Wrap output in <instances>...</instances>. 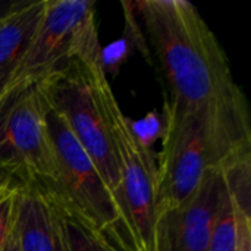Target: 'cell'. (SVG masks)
Listing matches in <instances>:
<instances>
[{"instance_id": "1", "label": "cell", "mask_w": 251, "mask_h": 251, "mask_svg": "<svg viewBox=\"0 0 251 251\" xmlns=\"http://www.w3.org/2000/svg\"><path fill=\"white\" fill-rule=\"evenodd\" d=\"M135 7L169 87L166 106L201 113L235 144L251 147L247 100L197 7L187 0H143Z\"/></svg>"}, {"instance_id": "2", "label": "cell", "mask_w": 251, "mask_h": 251, "mask_svg": "<svg viewBox=\"0 0 251 251\" xmlns=\"http://www.w3.org/2000/svg\"><path fill=\"white\" fill-rule=\"evenodd\" d=\"M43 104L57 169L56 185L50 196L91 231L109 251H138L131 225L99 171L65 119L44 99Z\"/></svg>"}, {"instance_id": "3", "label": "cell", "mask_w": 251, "mask_h": 251, "mask_svg": "<svg viewBox=\"0 0 251 251\" xmlns=\"http://www.w3.org/2000/svg\"><path fill=\"white\" fill-rule=\"evenodd\" d=\"M81 57L97 104L112 134L119 165L122 201L138 251H154L157 218V168L154 157L115 97L104 71L101 44Z\"/></svg>"}, {"instance_id": "4", "label": "cell", "mask_w": 251, "mask_h": 251, "mask_svg": "<svg viewBox=\"0 0 251 251\" xmlns=\"http://www.w3.org/2000/svg\"><path fill=\"white\" fill-rule=\"evenodd\" d=\"M251 147L235 144L201 113L165 104L162 151L157 168V209L182 204L212 169H222Z\"/></svg>"}, {"instance_id": "5", "label": "cell", "mask_w": 251, "mask_h": 251, "mask_svg": "<svg viewBox=\"0 0 251 251\" xmlns=\"http://www.w3.org/2000/svg\"><path fill=\"white\" fill-rule=\"evenodd\" d=\"M0 166L21 184L51 193L57 179L38 82H21L0 94Z\"/></svg>"}, {"instance_id": "6", "label": "cell", "mask_w": 251, "mask_h": 251, "mask_svg": "<svg viewBox=\"0 0 251 251\" xmlns=\"http://www.w3.org/2000/svg\"><path fill=\"white\" fill-rule=\"evenodd\" d=\"M81 56L62 71L40 81L38 88L46 103L65 119L128 219L122 201L119 165L112 134L91 90Z\"/></svg>"}, {"instance_id": "7", "label": "cell", "mask_w": 251, "mask_h": 251, "mask_svg": "<svg viewBox=\"0 0 251 251\" xmlns=\"http://www.w3.org/2000/svg\"><path fill=\"white\" fill-rule=\"evenodd\" d=\"M97 46L100 40L93 0H47L43 19L7 87L40 82Z\"/></svg>"}, {"instance_id": "8", "label": "cell", "mask_w": 251, "mask_h": 251, "mask_svg": "<svg viewBox=\"0 0 251 251\" xmlns=\"http://www.w3.org/2000/svg\"><path fill=\"white\" fill-rule=\"evenodd\" d=\"M222 191V171L212 169L182 204L157 209L154 251H209Z\"/></svg>"}, {"instance_id": "9", "label": "cell", "mask_w": 251, "mask_h": 251, "mask_svg": "<svg viewBox=\"0 0 251 251\" xmlns=\"http://www.w3.org/2000/svg\"><path fill=\"white\" fill-rule=\"evenodd\" d=\"M13 232L19 251H68L60 207L37 185L18 187Z\"/></svg>"}, {"instance_id": "10", "label": "cell", "mask_w": 251, "mask_h": 251, "mask_svg": "<svg viewBox=\"0 0 251 251\" xmlns=\"http://www.w3.org/2000/svg\"><path fill=\"white\" fill-rule=\"evenodd\" d=\"M46 6L47 0H28L0 21V94L21 63L43 19Z\"/></svg>"}, {"instance_id": "11", "label": "cell", "mask_w": 251, "mask_h": 251, "mask_svg": "<svg viewBox=\"0 0 251 251\" xmlns=\"http://www.w3.org/2000/svg\"><path fill=\"white\" fill-rule=\"evenodd\" d=\"M221 171L232 203L251 218V153L235 157Z\"/></svg>"}, {"instance_id": "12", "label": "cell", "mask_w": 251, "mask_h": 251, "mask_svg": "<svg viewBox=\"0 0 251 251\" xmlns=\"http://www.w3.org/2000/svg\"><path fill=\"white\" fill-rule=\"evenodd\" d=\"M237 244V224L232 200L224 182V191L221 196L218 213L215 218L209 251H235Z\"/></svg>"}, {"instance_id": "13", "label": "cell", "mask_w": 251, "mask_h": 251, "mask_svg": "<svg viewBox=\"0 0 251 251\" xmlns=\"http://www.w3.org/2000/svg\"><path fill=\"white\" fill-rule=\"evenodd\" d=\"M59 207L63 216L68 251H109V249L91 231H88L76 218H74L62 206Z\"/></svg>"}, {"instance_id": "14", "label": "cell", "mask_w": 251, "mask_h": 251, "mask_svg": "<svg viewBox=\"0 0 251 251\" xmlns=\"http://www.w3.org/2000/svg\"><path fill=\"white\" fill-rule=\"evenodd\" d=\"M19 185L7 190L0 196V251L6 250L13 234L16 190Z\"/></svg>"}, {"instance_id": "15", "label": "cell", "mask_w": 251, "mask_h": 251, "mask_svg": "<svg viewBox=\"0 0 251 251\" xmlns=\"http://www.w3.org/2000/svg\"><path fill=\"white\" fill-rule=\"evenodd\" d=\"M234 212H235V224H237L235 251H251V218L244 215L235 204H234Z\"/></svg>"}, {"instance_id": "16", "label": "cell", "mask_w": 251, "mask_h": 251, "mask_svg": "<svg viewBox=\"0 0 251 251\" xmlns=\"http://www.w3.org/2000/svg\"><path fill=\"white\" fill-rule=\"evenodd\" d=\"M28 0H0V21L10 15L13 10L24 6Z\"/></svg>"}, {"instance_id": "17", "label": "cell", "mask_w": 251, "mask_h": 251, "mask_svg": "<svg viewBox=\"0 0 251 251\" xmlns=\"http://www.w3.org/2000/svg\"><path fill=\"white\" fill-rule=\"evenodd\" d=\"M19 184L21 182L16 178H13L6 169H3L0 166V194L4 193V191H7L9 188H12L15 185H19Z\"/></svg>"}, {"instance_id": "18", "label": "cell", "mask_w": 251, "mask_h": 251, "mask_svg": "<svg viewBox=\"0 0 251 251\" xmlns=\"http://www.w3.org/2000/svg\"><path fill=\"white\" fill-rule=\"evenodd\" d=\"M4 251H19V249H18V243H16V238H15V232L12 234V238H10V241H9V244H7V247H6V250Z\"/></svg>"}, {"instance_id": "19", "label": "cell", "mask_w": 251, "mask_h": 251, "mask_svg": "<svg viewBox=\"0 0 251 251\" xmlns=\"http://www.w3.org/2000/svg\"><path fill=\"white\" fill-rule=\"evenodd\" d=\"M15 187H16V185H15ZM12 188H13V187H12ZM9 190H10V188H9ZM4 193H6V191H4ZM1 194H3V193H1ZM1 194H0V196H1Z\"/></svg>"}]
</instances>
